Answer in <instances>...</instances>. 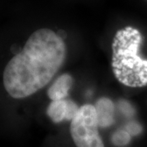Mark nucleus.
<instances>
[{
    "mask_svg": "<svg viewBox=\"0 0 147 147\" xmlns=\"http://www.w3.org/2000/svg\"><path fill=\"white\" fill-rule=\"evenodd\" d=\"M65 57L66 45L57 33L47 28L34 31L6 65L3 85L7 92L15 99L34 94L53 79Z\"/></svg>",
    "mask_w": 147,
    "mask_h": 147,
    "instance_id": "obj_1",
    "label": "nucleus"
},
{
    "mask_svg": "<svg viewBox=\"0 0 147 147\" xmlns=\"http://www.w3.org/2000/svg\"><path fill=\"white\" fill-rule=\"evenodd\" d=\"M142 42L141 32L127 26L118 30L112 42V69L122 84L130 88L147 85V59L139 52Z\"/></svg>",
    "mask_w": 147,
    "mask_h": 147,
    "instance_id": "obj_2",
    "label": "nucleus"
},
{
    "mask_svg": "<svg viewBox=\"0 0 147 147\" xmlns=\"http://www.w3.org/2000/svg\"><path fill=\"white\" fill-rule=\"evenodd\" d=\"M99 124L95 106L84 105L79 108L70 123V135L77 147H105L99 134Z\"/></svg>",
    "mask_w": 147,
    "mask_h": 147,
    "instance_id": "obj_3",
    "label": "nucleus"
},
{
    "mask_svg": "<svg viewBox=\"0 0 147 147\" xmlns=\"http://www.w3.org/2000/svg\"><path fill=\"white\" fill-rule=\"evenodd\" d=\"M94 106L99 127L111 126L115 121V105L113 101L109 98L102 97L96 101Z\"/></svg>",
    "mask_w": 147,
    "mask_h": 147,
    "instance_id": "obj_4",
    "label": "nucleus"
},
{
    "mask_svg": "<svg viewBox=\"0 0 147 147\" xmlns=\"http://www.w3.org/2000/svg\"><path fill=\"white\" fill-rule=\"evenodd\" d=\"M73 85V78L69 74L60 75L47 91V96L52 100H65Z\"/></svg>",
    "mask_w": 147,
    "mask_h": 147,
    "instance_id": "obj_5",
    "label": "nucleus"
},
{
    "mask_svg": "<svg viewBox=\"0 0 147 147\" xmlns=\"http://www.w3.org/2000/svg\"><path fill=\"white\" fill-rule=\"evenodd\" d=\"M69 100H52L47 109V116L54 123L68 120Z\"/></svg>",
    "mask_w": 147,
    "mask_h": 147,
    "instance_id": "obj_6",
    "label": "nucleus"
},
{
    "mask_svg": "<svg viewBox=\"0 0 147 147\" xmlns=\"http://www.w3.org/2000/svg\"><path fill=\"white\" fill-rule=\"evenodd\" d=\"M131 141V136L127 131L119 130L114 133L112 137V142L117 146H127Z\"/></svg>",
    "mask_w": 147,
    "mask_h": 147,
    "instance_id": "obj_7",
    "label": "nucleus"
},
{
    "mask_svg": "<svg viewBox=\"0 0 147 147\" xmlns=\"http://www.w3.org/2000/svg\"><path fill=\"white\" fill-rule=\"evenodd\" d=\"M126 128L127 131L129 134H132V135H137L142 130V128H141V127L139 126V124H137L134 122L129 123L126 126Z\"/></svg>",
    "mask_w": 147,
    "mask_h": 147,
    "instance_id": "obj_8",
    "label": "nucleus"
},
{
    "mask_svg": "<svg viewBox=\"0 0 147 147\" xmlns=\"http://www.w3.org/2000/svg\"><path fill=\"white\" fill-rule=\"evenodd\" d=\"M127 105H128V103L126 102V101H120L119 102V107H120V109H124L125 108V110H123V113L126 114L127 115H132V112H131L132 109H131L130 105H128V106H127Z\"/></svg>",
    "mask_w": 147,
    "mask_h": 147,
    "instance_id": "obj_9",
    "label": "nucleus"
}]
</instances>
